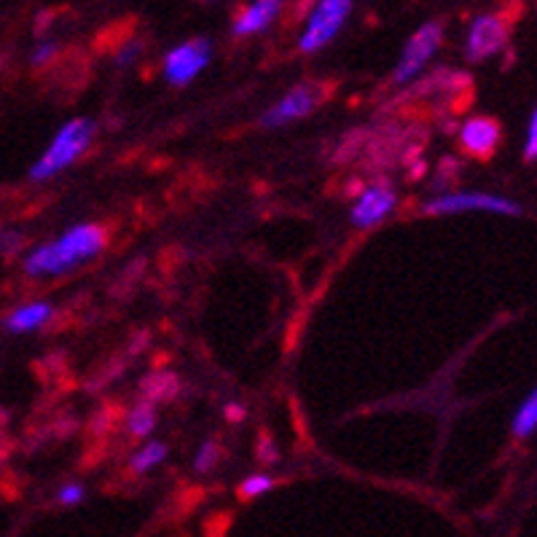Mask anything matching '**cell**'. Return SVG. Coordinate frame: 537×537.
I'll return each instance as SVG.
<instances>
[{"instance_id": "6da1fadb", "label": "cell", "mask_w": 537, "mask_h": 537, "mask_svg": "<svg viewBox=\"0 0 537 537\" xmlns=\"http://www.w3.org/2000/svg\"><path fill=\"white\" fill-rule=\"evenodd\" d=\"M108 234L103 226L97 223H81L73 226L62 237L54 242H46L41 248H35L30 256L25 258L27 274H62L73 269V266L86 264L89 258L100 256V250L105 248Z\"/></svg>"}, {"instance_id": "7a4b0ae2", "label": "cell", "mask_w": 537, "mask_h": 537, "mask_svg": "<svg viewBox=\"0 0 537 537\" xmlns=\"http://www.w3.org/2000/svg\"><path fill=\"white\" fill-rule=\"evenodd\" d=\"M94 137V124L89 119H73L57 132L52 145L46 148V154L38 159V164L30 172L33 180H46L62 172L68 164H73L78 156L84 154Z\"/></svg>"}, {"instance_id": "3957f363", "label": "cell", "mask_w": 537, "mask_h": 537, "mask_svg": "<svg viewBox=\"0 0 537 537\" xmlns=\"http://www.w3.org/2000/svg\"><path fill=\"white\" fill-rule=\"evenodd\" d=\"M328 89H331V86L317 84V81H307V84L293 86V89L282 97L280 103L264 113L261 124H264V127H285L290 121L304 119V116H309L315 108L323 105Z\"/></svg>"}, {"instance_id": "277c9868", "label": "cell", "mask_w": 537, "mask_h": 537, "mask_svg": "<svg viewBox=\"0 0 537 537\" xmlns=\"http://www.w3.org/2000/svg\"><path fill=\"white\" fill-rule=\"evenodd\" d=\"M352 9V0H320L317 9L309 17V25L301 35L299 49L301 52H317L325 43L333 41V35L339 33L341 25L347 22V14Z\"/></svg>"}, {"instance_id": "5b68a950", "label": "cell", "mask_w": 537, "mask_h": 537, "mask_svg": "<svg viewBox=\"0 0 537 537\" xmlns=\"http://www.w3.org/2000/svg\"><path fill=\"white\" fill-rule=\"evenodd\" d=\"M441 41H444V27L438 22H427V25L419 27L417 33L411 35V41L406 43V49H403L401 62H398V68L393 73L395 84H409L411 78L425 68V62L433 57Z\"/></svg>"}, {"instance_id": "8992f818", "label": "cell", "mask_w": 537, "mask_h": 537, "mask_svg": "<svg viewBox=\"0 0 537 537\" xmlns=\"http://www.w3.org/2000/svg\"><path fill=\"white\" fill-rule=\"evenodd\" d=\"M508 43V19L503 14H486L478 17L470 25L468 43H465V54L470 62L489 60Z\"/></svg>"}, {"instance_id": "52a82bcc", "label": "cell", "mask_w": 537, "mask_h": 537, "mask_svg": "<svg viewBox=\"0 0 537 537\" xmlns=\"http://www.w3.org/2000/svg\"><path fill=\"white\" fill-rule=\"evenodd\" d=\"M427 213H468V210H484V213H500V215H519L521 207L511 199L495 197V194H473V191H462V194H444V197L433 199L425 207Z\"/></svg>"}, {"instance_id": "ba28073f", "label": "cell", "mask_w": 537, "mask_h": 537, "mask_svg": "<svg viewBox=\"0 0 537 537\" xmlns=\"http://www.w3.org/2000/svg\"><path fill=\"white\" fill-rule=\"evenodd\" d=\"M210 60V41L205 38H194V41L183 43L178 49H172L164 60V76L175 86H186L191 78L197 76L199 70L205 68Z\"/></svg>"}, {"instance_id": "9c48e42d", "label": "cell", "mask_w": 537, "mask_h": 537, "mask_svg": "<svg viewBox=\"0 0 537 537\" xmlns=\"http://www.w3.org/2000/svg\"><path fill=\"white\" fill-rule=\"evenodd\" d=\"M500 140H503V127H500V121L489 119V116L468 119L465 127L460 129L462 151L478 162H489L500 148Z\"/></svg>"}, {"instance_id": "30bf717a", "label": "cell", "mask_w": 537, "mask_h": 537, "mask_svg": "<svg viewBox=\"0 0 537 537\" xmlns=\"http://www.w3.org/2000/svg\"><path fill=\"white\" fill-rule=\"evenodd\" d=\"M395 207V188L387 180H379L374 186L360 194V199L352 207V223L358 229H368L374 223L384 221L387 215L393 213Z\"/></svg>"}, {"instance_id": "8fae6325", "label": "cell", "mask_w": 537, "mask_h": 537, "mask_svg": "<svg viewBox=\"0 0 537 537\" xmlns=\"http://www.w3.org/2000/svg\"><path fill=\"white\" fill-rule=\"evenodd\" d=\"M282 0H256L253 6L239 11V17L234 19V33L237 35H253L261 33L264 27L272 25V19L280 14Z\"/></svg>"}, {"instance_id": "7c38bea8", "label": "cell", "mask_w": 537, "mask_h": 537, "mask_svg": "<svg viewBox=\"0 0 537 537\" xmlns=\"http://www.w3.org/2000/svg\"><path fill=\"white\" fill-rule=\"evenodd\" d=\"M49 317H52V307L46 301H33V304H25L17 312H11V317L6 320V328L14 333L33 331V328H41Z\"/></svg>"}, {"instance_id": "4fadbf2b", "label": "cell", "mask_w": 537, "mask_h": 537, "mask_svg": "<svg viewBox=\"0 0 537 537\" xmlns=\"http://www.w3.org/2000/svg\"><path fill=\"white\" fill-rule=\"evenodd\" d=\"M140 390H143L145 401L167 403L180 393V382H178V376H172V374H151L148 379H145Z\"/></svg>"}, {"instance_id": "5bb4252c", "label": "cell", "mask_w": 537, "mask_h": 537, "mask_svg": "<svg viewBox=\"0 0 537 537\" xmlns=\"http://www.w3.org/2000/svg\"><path fill=\"white\" fill-rule=\"evenodd\" d=\"M156 427V406L151 401H140L129 414V433L145 438Z\"/></svg>"}, {"instance_id": "9a60e30c", "label": "cell", "mask_w": 537, "mask_h": 537, "mask_svg": "<svg viewBox=\"0 0 537 537\" xmlns=\"http://www.w3.org/2000/svg\"><path fill=\"white\" fill-rule=\"evenodd\" d=\"M537 427V390L532 395H529L527 401H524V406L519 409V414H516V422H513V433L519 435V438H527L532 430Z\"/></svg>"}, {"instance_id": "2e32d148", "label": "cell", "mask_w": 537, "mask_h": 537, "mask_svg": "<svg viewBox=\"0 0 537 537\" xmlns=\"http://www.w3.org/2000/svg\"><path fill=\"white\" fill-rule=\"evenodd\" d=\"M164 457H167V446L154 441V444L143 446V449L132 457V468H135L137 473H145V470H151L154 465H159Z\"/></svg>"}, {"instance_id": "e0dca14e", "label": "cell", "mask_w": 537, "mask_h": 537, "mask_svg": "<svg viewBox=\"0 0 537 537\" xmlns=\"http://www.w3.org/2000/svg\"><path fill=\"white\" fill-rule=\"evenodd\" d=\"M274 486V478L272 476H264V473H258V476H250L242 481V486H239V497L242 500H250V497L261 495V492H269Z\"/></svg>"}, {"instance_id": "ac0fdd59", "label": "cell", "mask_w": 537, "mask_h": 537, "mask_svg": "<svg viewBox=\"0 0 537 537\" xmlns=\"http://www.w3.org/2000/svg\"><path fill=\"white\" fill-rule=\"evenodd\" d=\"M218 460H221V449H218L215 441H207L197 454V470L199 473H207V470H213L218 465Z\"/></svg>"}, {"instance_id": "d6986e66", "label": "cell", "mask_w": 537, "mask_h": 537, "mask_svg": "<svg viewBox=\"0 0 537 537\" xmlns=\"http://www.w3.org/2000/svg\"><path fill=\"white\" fill-rule=\"evenodd\" d=\"M57 52H60V49H57L54 43H43V46H38V49H35L33 65H35V68H43V65H49V62H52L54 57H57Z\"/></svg>"}, {"instance_id": "ffe728a7", "label": "cell", "mask_w": 537, "mask_h": 537, "mask_svg": "<svg viewBox=\"0 0 537 537\" xmlns=\"http://www.w3.org/2000/svg\"><path fill=\"white\" fill-rule=\"evenodd\" d=\"M57 500H60L62 505L81 503V500H84V486H78V484H68V486H62V489H60V495H57Z\"/></svg>"}, {"instance_id": "44dd1931", "label": "cell", "mask_w": 537, "mask_h": 537, "mask_svg": "<svg viewBox=\"0 0 537 537\" xmlns=\"http://www.w3.org/2000/svg\"><path fill=\"white\" fill-rule=\"evenodd\" d=\"M524 159L527 162H537V111L532 113V124H529L527 148H524Z\"/></svg>"}, {"instance_id": "7402d4cb", "label": "cell", "mask_w": 537, "mask_h": 537, "mask_svg": "<svg viewBox=\"0 0 537 537\" xmlns=\"http://www.w3.org/2000/svg\"><path fill=\"white\" fill-rule=\"evenodd\" d=\"M140 52H143V43L140 41L127 43V46H124V49L119 52V57H116V62H119L121 68H127V65H132V62H135V57Z\"/></svg>"}, {"instance_id": "603a6c76", "label": "cell", "mask_w": 537, "mask_h": 537, "mask_svg": "<svg viewBox=\"0 0 537 537\" xmlns=\"http://www.w3.org/2000/svg\"><path fill=\"white\" fill-rule=\"evenodd\" d=\"M19 242H22V237H17V234H0V250H3V253H11V256H14Z\"/></svg>"}, {"instance_id": "cb8c5ba5", "label": "cell", "mask_w": 537, "mask_h": 537, "mask_svg": "<svg viewBox=\"0 0 537 537\" xmlns=\"http://www.w3.org/2000/svg\"><path fill=\"white\" fill-rule=\"evenodd\" d=\"M261 460H277L272 441H266V438H261Z\"/></svg>"}, {"instance_id": "d4e9b609", "label": "cell", "mask_w": 537, "mask_h": 537, "mask_svg": "<svg viewBox=\"0 0 537 537\" xmlns=\"http://www.w3.org/2000/svg\"><path fill=\"white\" fill-rule=\"evenodd\" d=\"M226 417H229L231 422H239V419L245 417V409H239V406H226Z\"/></svg>"}]
</instances>
